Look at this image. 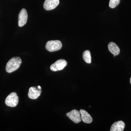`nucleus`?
I'll return each mask as SVG.
<instances>
[{"label": "nucleus", "instance_id": "f257e3e1", "mask_svg": "<svg viewBox=\"0 0 131 131\" xmlns=\"http://www.w3.org/2000/svg\"><path fill=\"white\" fill-rule=\"evenodd\" d=\"M21 63V59L19 57H14L8 62L6 70L8 73H12L18 70Z\"/></svg>", "mask_w": 131, "mask_h": 131}, {"label": "nucleus", "instance_id": "f03ea898", "mask_svg": "<svg viewBox=\"0 0 131 131\" xmlns=\"http://www.w3.org/2000/svg\"><path fill=\"white\" fill-rule=\"evenodd\" d=\"M62 46V43L59 40H50L46 43V48L48 51L54 52L61 50Z\"/></svg>", "mask_w": 131, "mask_h": 131}, {"label": "nucleus", "instance_id": "7ed1b4c3", "mask_svg": "<svg viewBox=\"0 0 131 131\" xmlns=\"http://www.w3.org/2000/svg\"><path fill=\"white\" fill-rule=\"evenodd\" d=\"M19 102V97L17 94L13 92L9 94L5 100V103L8 106L15 107Z\"/></svg>", "mask_w": 131, "mask_h": 131}, {"label": "nucleus", "instance_id": "20e7f679", "mask_svg": "<svg viewBox=\"0 0 131 131\" xmlns=\"http://www.w3.org/2000/svg\"><path fill=\"white\" fill-rule=\"evenodd\" d=\"M67 61L64 59H59L52 64L50 67L52 71H57L62 70L67 65Z\"/></svg>", "mask_w": 131, "mask_h": 131}, {"label": "nucleus", "instance_id": "39448f33", "mask_svg": "<svg viewBox=\"0 0 131 131\" xmlns=\"http://www.w3.org/2000/svg\"><path fill=\"white\" fill-rule=\"evenodd\" d=\"M67 117L75 124L80 123L81 121L80 112L76 110H73L66 114Z\"/></svg>", "mask_w": 131, "mask_h": 131}, {"label": "nucleus", "instance_id": "423d86ee", "mask_svg": "<svg viewBox=\"0 0 131 131\" xmlns=\"http://www.w3.org/2000/svg\"><path fill=\"white\" fill-rule=\"evenodd\" d=\"M28 14L25 8L21 9L19 13L18 16V26L22 27L25 25L27 21Z\"/></svg>", "mask_w": 131, "mask_h": 131}, {"label": "nucleus", "instance_id": "0eeeda50", "mask_svg": "<svg viewBox=\"0 0 131 131\" xmlns=\"http://www.w3.org/2000/svg\"><path fill=\"white\" fill-rule=\"evenodd\" d=\"M41 92V89L39 88L38 87H31L28 91V97L32 100H36L40 96Z\"/></svg>", "mask_w": 131, "mask_h": 131}, {"label": "nucleus", "instance_id": "6e6552de", "mask_svg": "<svg viewBox=\"0 0 131 131\" xmlns=\"http://www.w3.org/2000/svg\"><path fill=\"white\" fill-rule=\"evenodd\" d=\"M59 3V0H46L43 7L47 11L52 10L57 7Z\"/></svg>", "mask_w": 131, "mask_h": 131}, {"label": "nucleus", "instance_id": "1a4fd4ad", "mask_svg": "<svg viewBox=\"0 0 131 131\" xmlns=\"http://www.w3.org/2000/svg\"><path fill=\"white\" fill-rule=\"evenodd\" d=\"M79 112L81 114V118L83 122L86 124H91L93 121V118L88 113L83 109H81Z\"/></svg>", "mask_w": 131, "mask_h": 131}, {"label": "nucleus", "instance_id": "9d476101", "mask_svg": "<svg viewBox=\"0 0 131 131\" xmlns=\"http://www.w3.org/2000/svg\"><path fill=\"white\" fill-rule=\"evenodd\" d=\"M125 128V124L121 121L114 122L110 128L111 131H123Z\"/></svg>", "mask_w": 131, "mask_h": 131}, {"label": "nucleus", "instance_id": "9b49d317", "mask_svg": "<svg viewBox=\"0 0 131 131\" xmlns=\"http://www.w3.org/2000/svg\"><path fill=\"white\" fill-rule=\"evenodd\" d=\"M108 50L114 56H117L119 54L120 50L118 46L113 42H110L108 45Z\"/></svg>", "mask_w": 131, "mask_h": 131}, {"label": "nucleus", "instance_id": "f8f14e48", "mask_svg": "<svg viewBox=\"0 0 131 131\" xmlns=\"http://www.w3.org/2000/svg\"><path fill=\"white\" fill-rule=\"evenodd\" d=\"M83 58L84 61L87 63L90 64L91 62V53L89 50H86L83 54Z\"/></svg>", "mask_w": 131, "mask_h": 131}, {"label": "nucleus", "instance_id": "ddd939ff", "mask_svg": "<svg viewBox=\"0 0 131 131\" xmlns=\"http://www.w3.org/2000/svg\"><path fill=\"white\" fill-rule=\"evenodd\" d=\"M120 0H110L109 6L112 8H115L119 4Z\"/></svg>", "mask_w": 131, "mask_h": 131}, {"label": "nucleus", "instance_id": "4468645a", "mask_svg": "<svg viewBox=\"0 0 131 131\" xmlns=\"http://www.w3.org/2000/svg\"><path fill=\"white\" fill-rule=\"evenodd\" d=\"M130 84H131V77L130 78Z\"/></svg>", "mask_w": 131, "mask_h": 131}]
</instances>
